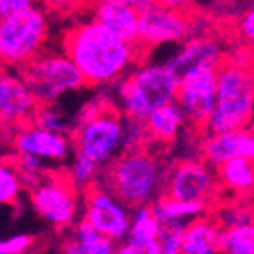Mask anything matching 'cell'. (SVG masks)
<instances>
[{"label":"cell","instance_id":"f1b7e54d","mask_svg":"<svg viewBox=\"0 0 254 254\" xmlns=\"http://www.w3.org/2000/svg\"><path fill=\"white\" fill-rule=\"evenodd\" d=\"M189 224H164L158 233L160 254H183V235Z\"/></svg>","mask_w":254,"mask_h":254},{"label":"cell","instance_id":"8992f818","mask_svg":"<svg viewBox=\"0 0 254 254\" xmlns=\"http://www.w3.org/2000/svg\"><path fill=\"white\" fill-rule=\"evenodd\" d=\"M48 16L41 7L0 20V66L21 69L43 54L48 41Z\"/></svg>","mask_w":254,"mask_h":254},{"label":"cell","instance_id":"8fae6325","mask_svg":"<svg viewBox=\"0 0 254 254\" xmlns=\"http://www.w3.org/2000/svg\"><path fill=\"white\" fill-rule=\"evenodd\" d=\"M220 189L217 173L204 160H182L167 174L164 195L189 203L208 204Z\"/></svg>","mask_w":254,"mask_h":254},{"label":"cell","instance_id":"603a6c76","mask_svg":"<svg viewBox=\"0 0 254 254\" xmlns=\"http://www.w3.org/2000/svg\"><path fill=\"white\" fill-rule=\"evenodd\" d=\"M160 229L162 224L157 220V217L153 215L149 204L137 206L131 212V226L127 240L133 242V244H153L158 240Z\"/></svg>","mask_w":254,"mask_h":254},{"label":"cell","instance_id":"1f68e13d","mask_svg":"<svg viewBox=\"0 0 254 254\" xmlns=\"http://www.w3.org/2000/svg\"><path fill=\"white\" fill-rule=\"evenodd\" d=\"M148 130H146L144 121L139 119H125V144H127V151L131 149H140L142 142L148 139Z\"/></svg>","mask_w":254,"mask_h":254},{"label":"cell","instance_id":"4316f807","mask_svg":"<svg viewBox=\"0 0 254 254\" xmlns=\"http://www.w3.org/2000/svg\"><path fill=\"white\" fill-rule=\"evenodd\" d=\"M215 219L222 229H233L251 224L254 222V204H251L249 201H237L222 208L215 215Z\"/></svg>","mask_w":254,"mask_h":254},{"label":"cell","instance_id":"484cf974","mask_svg":"<svg viewBox=\"0 0 254 254\" xmlns=\"http://www.w3.org/2000/svg\"><path fill=\"white\" fill-rule=\"evenodd\" d=\"M23 187L25 185L16 164L0 162V206L16 203Z\"/></svg>","mask_w":254,"mask_h":254},{"label":"cell","instance_id":"836d02e7","mask_svg":"<svg viewBox=\"0 0 254 254\" xmlns=\"http://www.w3.org/2000/svg\"><path fill=\"white\" fill-rule=\"evenodd\" d=\"M36 5V0H0V20Z\"/></svg>","mask_w":254,"mask_h":254},{"label":"cell","instance_id":"ffe728a7","mask_svg":"<svg viewBox=\"0 0 254 254\" xmlns=\"http://www.w3.org/2000/svg\"><path fill=\"white\" fill-rule=\"evenodd\" d=\"M217 178L220 189L240 195H249L254 192V162L244 157H235L217 167Z\"/></svg>","mask_w":254,"mask_h":254},{"label":"cell","instance_id":"74e56055","mask_svg":"<svg viewBox=\"0 0 254 254\" xmlns=\"http://www.w3.org/2000/svg\"><path fill=\"white\" fill-rule=\"evenodd\" d=\"M0 254H4V253H0Z\"/></svg>","mask_w":254,"mask_h":254},{"label":"cell","instance_id":"6da1fadb","mask_svg":"<svg viewBox=\"0 0 254 254\" xmlns=\"http://www.w3.org/2000/svg\"><path fill=\"white\" fill-rule=\"evenodd\" d=\"M63 52L75 63L87 85H109L121 80L142 57V48L123 41L96 21H82L64 34Z\"/></svg>","mask_w":254,"mask_h":254},{"label":"cell","instance_id":"7a4b0ae2","mask_svg":"<svg viewBox=\"0 0 254 254\" xmlns=\"http://www.w3.org/2000/svg\"><path fill=\"white\" fill-rule=\"evenodd\" d=\"M169 169L144 149L125 151L107 169L109 189L130 208L153 204L165 192Z\"/></svg>","mask_w":254,"mask_h":254},{"label":"cell","instance_id":"2e32d148","mask_svg":"<svg viewBox=\"0 0 254 254\" xmlns=\"http://www.w3.org/2000/svg\"><path fill=\"white\" fill-rule=\"evenodd\" d=\"M201 155L203 160L215 169L235 157H244L254 162V131H251L249 128L206 131L201 142Z\"/></svg>","mask_w":254,"mask_h":254},{"label":"cell","instance_id":"52a82bcc","mask_svg":"<svg viewBox=\"0 0 254 254\" xmlns=\"http://www.w3.org/2000/svg\"><path fill=\"white\" fill-rule=\"evenodd\" d=\"M20 73L39 105H52L59 98L87 85L75 63L64 52L38 55L34 61L23 66Z\"/></svg>","mask_w":254,"mask_h":254},{"label":"cell","instance_id":"f546056e","mask_svg":"<svg viewBox=\"0 0 254 254\" xmlns=\"http://www.w3.org/2000/svg\"><path fill=\"white\" fill-rule=\"evenodd\" d=\"M16 167L21 174L23 185L34 189V187L43 180L45 160H41V158H38V157H32V155H21V153H18Z\"/></svg>","mask_w":254,"mask_h":254},{"label":"cell","instance_id":"d6a6232c","mask_svg":"<svg viewBox=\"0 0 254 254\" xmlns=\"http://www.w3.org/2000/svg\"><path fill=\"white\" fill-rule=\"evenodd\" d=\"M32 247V237L30 235H13V237L0 240V253L4 254H27Z\"/></svg>","mask_w":254,"mask_h":254},{"label":"cell","instance_id":"e575fe53","mask_svg":"<svg viewBox=\"0 0 254 254\" xmlns=\"http://www.w3.org/2000/svg\"><path fill=\"white\" fill-rule=\"evenodd\" d=\"M116 254H160L158 244H133V242L125 240L121 246L116 249Z\"/></svg>","mask_w":254,"mask_h":254},{"label":"cell","instance_id":"f35d334b","mask_svg":"<svg viewBox=\"0 0 254 254\" xmlns=\"http://www.w3.org/2000/svg\"><path fill=\"white\" fill-rule=\"evenodd\" d=\"M63 254H66V253H63Z\"/></svg>","mask_w":254,"mask_h":254},{"label":"cell","instance_id":"9a60e30c","mask_svg":"<svg viewBox=\"0 0 254 254\" xmlns=\"http://www.w3.org/2000/svg\"><path fill=\"white\" fill-rule=\"evenodd\" d=\"M14 148L21 155H32L45 162H64L73 149L66 133L45 130L38 125L21 127L14 137Z\"/></svg>","mask_w":254,"mask_h":254},{"label":"cell","instance_id":"ac0fdd59","mask_svg":"<svg viewBox=\"0 0 254 254\" xmlns=\"http://www.w3.org/2000/svg\"><path fill=\"white\" fill-rule=\"evenodd\" d=\"M222 228L215 217H199L185 228L183 254H222L220 249Z\"/></svg>","mask_w":254,"mask_h":254},{"label":"cell","instance_id":"9c48e42d","mask_svg":"<svg viewBox=\"0 0 254 254\" xmlns=\"http://www.w3.org/2000/svg\"><path fill=\"white\" fill-rule=\"evenodd\" d=\"M84 219L94 226L103 237L125 242L130 233L131 210L110 189L91 187L84 192Z\"/></svg>","mask_w":254,"mask_h":254},{"label":"cell","instance_id":"83f0119b","mask_svg":"<svg viewBox=\"0 0 254 254\" xmlns=\"http://www.w3.org/2000/svg\"><path fill=\"white\" fill-rule=\"evenodd\" d=\"M32 123L45 128V130L59 131V133H68L71 128L66 116L59 109H55L54 103L52 105H39L34 118H32Z\"/></svg>","mask_w":254,"mask_h":254},{"label":"cell","instance_id":"cb8c5ba5","mask_svg":"<svg viewBox=\"0 0 254 254\" xmlns=\"http://www.w3.org/2000/svg\"><path fill=\"white\" fill-rule=\"evenodd\" d=\"M68 180L76 190H89L91 187L98 185V180L102 178V165H98L91 158L76 153L71 165L68 169Z\"/></svg>","mask_w":254,"mask_h":254},{"label":"cell","instance_id":"e0dca14e","mask_svg":"<svg viewBox=\"0 0 254 254\" xmlns=\"http://www.w3.org/2000/svg\"><path fill=\"white\" fill-rule=\"evenodd\" d=\"M93 20L110 34L137 45L139 11L116 0H93Z\"/></svg>","mask_w":254,"mask_h":254},{"label":"cell","instance_id":"7402d4cb","mask_svg":"<svg viewBox=\"0 0 254 254\" xmlns=\"http://www.w3.org/2000/svg\"><path fill=\"white\" fill-rule=\"evenodd\" d=\"M151 206L153 215L162 226L164 224H190L192 220L199 219L206 213L208 204L189 203V201L173 199L169 195H162Z\"/></svg>","mask_w":254,"mask_h":254},{"label":"cell","instance_id":"30bf717a","mask_svg":"<svg viewBox=\"0 0 254 254\" xmlns=\"http://www.w3.org/2000/svg\"><path fill=\"white\" fill-rule=\"evenodd\" d=\"M30 204L34 212L54 228H68L78 213L76 189L68 176L43 178L30 190Z\"/></svg>","mask_w":254,"mask_h":254},{"label":"cell","instance_id":"7c38bea8","mask_svg":"<svg viewBox=\"0 0 254 254\" xmlns=\"http://www.w3.org/2000/svg\"><path fill=\"white\" fill-rule=\"evenodd\" d=\"M217 69H199L180 80L176 103L182 107L187 123L195 128H206L208 119L215 109Z\"/></svg>","mask_w":254,"mask_h":254},{"label":"cell","instance_id":"d6986e66","mask_svg":"<svg viewBox=\"0 0 254 254\" xmlns=\"http://www.w3.org/2000/svg\"><path fill=\"white\" fill-rule=\"evenodd\" d=\"M146 130L151 139L158 142H171L180 135L182 128L187 125V118L182 107L176 102L158 107L144 119Z\"/></svg>","mask_w":254,"mask_h":254},{"label":"cell","instance_id":"d4e9b609","mask_svg":"<svg viewBox=\"0 0 254 254\" xmlns=\"http://www.w3.org/2000/svg\"><path fill=\"white\" fill-rule=\"evenodd\" d=\"M220 249L222 254H254V222L240 228L222 229Z\"/></svg>","mask_w":254,"mask_h":254},{"label":"cell","instance_id":"4fadbf2b","mask_svg":"<svg viewBox=\"0 0 254 254\" xmlns=\"http://www.w3.org/2000/svg\"><path fill=\"white\" fill-rule=\"evenodd\" d=\"M224 61L226 50L219 39L213 36H194V38H187L180 45L178 52L171 55L165 64L182 80L189 73L199 71V69H217Z\"/></svg>","mask_w":254,"mask_h":254},{"label":"cell","instance_id":"5b68a950","mask_svg":"<svg viewBox=\"0 0 254 254\" xmlns=\"http://www.w3.org/2000/svg\"><path fill=\"white\" fill-rule=\"evenodd\" d=\"M75 151L91 158L102 167H109L127 151L125 118L107 103H89L73 133Z\"/></svg>","mask_w":254,"mask_h":254},{"label":"cell","instance_id":"8d00e7d4","mask_svg":"<svg viewBox=\"0 0 254 254\" xmlns=\"http://www.w3.org/2000/svg\"><path fill=\"white\" fill-rule=\"evenodd\" d=\"M116 2L130 5V7L137 9V11H140V9H144V7H148L149 4H153V0H116Z\"/></svg>","mask_w":254,"mask_h":254},{"label":"cell","instance_id":"4dcf8cb0","mask_svg":"<svg viewBox=\"0 0 254 254\" xmlns=\"http://www.w3.org/2000/svg\"><path fill=\"white\" fill-rule=\"evenodd\" d=\"M235 30H237L238 38L244 43V47L254 52V2L251 5H247L240 13V16L237 18Z\"/></svg>","mask_w":254,"mask_h":254},{"label":"cell","instance_id":"277c9868","mask_svg":"<svg viewBox=\"0 0 254 254\" xmlns=\"http://www.w3.org/2000/svg\"><path fill=\"white\" fill-rule=\"evenodd\" d=\"M180 76L165 63L133 66L119 80L118 96L127 118L144 121L153 110L176 102Z\"/></svg>","mask_w":254,"mask_h":254},{"label":"cell","instance_id":"5bb4252c","mask_svg":"<svg viewBox=\"0 0 254 254\" xmlns=\"http://www.w3.org/2000/svg\"><path fill=\"white\" fill-rule=\"evenodd\" d=\"M39 103L21 73L0 71V125H25L32 121Z\"/></svg>","mask_w":254,"mask_h":254},{"label":"cell","instance_id":"44dd1931","mask_svg":"<svg viewBox=\"0 0 254 254\" xmlns=\"http://www.w3.org/2000/svg\"><path fill=\"white\" fill-rule=\"evenodd\" d=\"M114 240L103 237L91 222L82 219L76 224L73 237L64 244L66 254H116Z\"/></svg>","mask_w":254,"mask_h":254},{"label":"cell","instance_id":"d590c367","mask_svg":"<svg viewBox=\"0 0 254 254\" xmlns=\"http://www.w3.org/2000/svg\"><path fill=\"white\" fill-rule=\"evenodd\" d=\"M153 4L164 5V7L178 9V11H189L194 5V0H153Z\"/></svg>","mask_w":254,"mask_h":254},{"label":"cell","instance_id":"ba28073f","mask_svg":"<svg viewBox=\"0 0 254 254\" xmlns=\"http://www.w3.org/2000/svg\"><path fill=\"white\" fill-rule=\"evenodd\" d=\"M190 34V14L189 11L164 7L149 4L139 11V32L137 45L144 50L164 47V45H180Z\"/></svg>","mask_w":254,"mask_h":254},{"label":"cell","instance_id":"3957f363","mask_svg":"<svg viewBox=\"0 0 254 254\" xmlns=\"http://www.w3.org/2000/svg\"><path fill=\"white\" fill-rule=\"evenodd\" d=\"M254 118V68L226 59L217 69V102L206 131L249 128Z\"/></svg>","mask_w":254,"mask_h":254}]
</instances>
